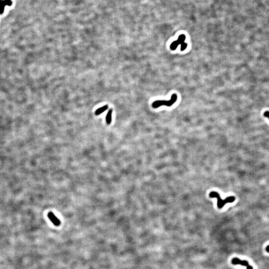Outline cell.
I'll return each instance as SVG.
<instances>
[{
    "label": "cell",
    "mask_w": 269,
    "mask_h": 269,
    "mask_svg": "<svg viewBox=\"0 0 269 269\" xmlns=\"http://www.w3.org/2000/svg\"><path fill=\"white\" fill-rule=\"evenodd\" d=\"M232 263L233 265H238L240 264L242 266H246L247 267V269H253V268L252 266H250L249 264V263L246 260H241L238 258H233L232 260Z\"/></svg>",
    "instance_id": "cell-3"
},
{
    "label": "cell",
    "mask_w": 269,
    "mask_h": 269,
    "mask_svg": "<svg viewBox=\"0 0 269 269\" xmlns=\"http://www.w3.org/2000/svg\"><path fill=\"white\" fill-rule=\"evenodd\" d=\"M177 95L176 94H173L171 97V99L169 101L165 100H158L155 101L152 104V107L154 108H157L162 105H165L167 106H171L177 100Z\"/></svg>",
    "instance_id": "cell-2"
},
{
    "label": "cell",
    "mask_w": 269,
    "mask_h": 269,
    "mask_svg": "<svg viewBox=\"0 0 269 269\" xmlns=\"http://www.w3.org/2000/svg\"><path fill=\"white\" fill-rule=\"evenodd\" d=\"M264 115L265 117H266L268 118L269 119V111H266L265 113H264Z\"/></svg>",
    "instance_id": "cell-9"
},
{
    "label": "cell",
    "mask_w": 269,
    "mask_h": 269,
    "mask_svg": "<svg viewBox=\"0 0 269 269\" xmlns=\"http://www.w3.org/2000/svg\"><path fill=\"white\" fill-rule=\"evenodd\" d=\"M185 35L183 34H181L180 36H179L178 39L177 40V42L178 45L179 44H181V50L183 51L185 50V49L187 47V44L186 43H185Z\"/></svg>",
    "instance_id": "cell-6"
},
{
    "label": "cell",
    "mask_w": 269,
    "mask_h": 269,
    "mask_svg": "<svg viewBox=\"0 0 269 269\" xmlns=\"http://www.w3.org/2000/svg\"><path fill=\"white\" fill-rule=\"evenodd\" d=\"M108 106L107 105H106L103 106L101 108H98L95 111V115H99L101 114L102 113H103V112H105L108 109Z\"/></svg>",
    "instance_id": "cell-8"
},
{
    "label": "cell",
    "mask_w": 269,
    "mask_h": 269,
    "mask_svg": "<svg viewBox=\"0 0 269 269\" xmlns=\"http://www.w3.org/2000/svg\"><path fill=\"white\" fill-rule=\"evenodd\" d=\"M209 196L211 198H216L217 199V206L220 209L223 208L226 203L233 202L235 200L234 196L228 197L225 199L222 200L218 193L214 191L210 192Z\"/></svg>",
    "instance_id": "cell-1"
},
{
    "label": "cell",
    "mask_w": 269,
    "mask_h": 269,
    "mask_svg": "<svg viewBox=\"0 0 269 269\" xmlns=\"http://www.w3.org/2000/svg\"><path fill=\"white\" fill-rule=\"evenodd\" d=\"M47 216L49 218V219H50V220L55 226H58L60 224V221L56 217V216H55V215L52 212H49L47 215Z\"/></svg>",
    "instance_id": "cell-5"
},
{
    "label": "cell",
    "mask_w": 269,
    "mask_h": 269,
    "mask_svg": "<svg viewBox=\"0 0 269 269\" xmlns=\"http://www.w3.org/2000/svg\"><path fill=\"white\" fill-rule=\"evenodd\" d=\"M266 251H267V252L269 253V245H268V246L266 248Z\"/></svg>",
    "instance_id": "cell-10"
},
{
    "label": "cell",
    "mask_w": 269,
    "mask_h": 269,
    "mask_svg": "<svg viewBox=\"0 0 269 269\" xmlns=\"http://www.w3.org/2000/svg\"><path fill=\"white\" fill-rule=\"evenodd\" d=\"M112 112H113V110H112V109H110L109 111L108 112V113L106 115V123L108 125H109L110 124L111 122V120H112Z\"/></svg>",
    "instance_id": "cell-7"
},
{
    "label": "cell",
    "mask_w": 269,
    "mask_h": 269,
    "mask_svg": "<svg viewBox=\"0 0 269 269\" xmlns=\"http://www.w3.org/2000/svg\"><path fill=\"white\" fill-rule=\"evenodd\" d=\"M12 4L11 0H0V15L3 14L6 6L11 7Z\"/></svg>",
    "instance_id": "cell-4"
}]
</instances>
